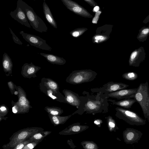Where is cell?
<instances>
[{
  "label": "cell",
  "instance_id": "6da1fadb",
  "mask_svg": "<svg viewBox=\"0 0 149 149\" xmlns=\"http://www.w3.org/2000/svg\"><path fill=\"white\" fill-rule=\"evenodd\" d=\"M18 5L25 13L33 29L40 33L47 32L48 28L43 21L38 16L33 8L22 0H18Z\"/></svg>",
  "mask_w": 149,
  "mask_h": 149
},
{
  "label": "cell",
  "instance_id": "7a4b0ae2",
  "mask_svg": "<svg viewBox=\"0 0 149 149\" xmlns=\"http://www.w3.org/2000/svg\"><path fill=\"white\" fill-rule=\"evenodd\" d=\"M44 131L41 127H28L21 129L13 134L9 141L2 146L3 149H12L18 144L28 139L35 133Z\"/></svg>",
  "mask_w": 149,
  "mask_h": 149
},
{
  "label": "cell",
  "instance_id": "3957f363",
  "mask_svg": "<svg viewBox=\"0 0 149 149\" xmlns=\"http://www.w3.org/2000/svg\"><path fill=\"white\" fill-rule=\"evenodd\" d=\"M115 109L116 111L115 114L116 117L130 125L141 126L146 123V120L134 111L120 107H116Z\"/></svg>",
  "mask_w": 149,
  "mask_h": 149
},
{
  "label": "cell",
  "instance_id": "277c9868",
  "mask_svg": "<svg viewBox=\"0 0 149 149\" xmlns=\"http://www.w3.org/2000/svg\"><path fill=\"white\" fill-rule=\"evenodd\" d=\"M97 73L91 70L73 71L66 79V81L70 84L77 85L93 80Z\"/></svg>",
  "mask_w": 149,
  "mask_h": 149
},
{
  "label": "cell",
  "instance_id": "5b68a950",
  "mask_svg": "<svg viewBox=\"0 0 149 149\" xmlns=\"http://www.w3.org/2000/svg\"><path fill=\"white\" fill-rule=\"evenodd\" d=\"M134 98L141 106L145 117L149 110V88L147 81L140 84Z\"/></svg>",
  "mask_w": 149,
  "mask_h": 149
},
{
  "label": "cell",
  "instance_id": "8992f818",
  "mask_svg": "<svg viewBox=\"0 0 149 149\" xmlns=\"http://www.w3.org/2000/svg\"><path fill=\"white\" fill-rule=\"evenodd\" d=\"M19 33L31 45L42 50L51 51L52 48L46 43V40L38 36L25 33L23 31Z\"/></svg>",
  "mask_w": 149,
  "mask_h": 149
},
{
  "label": "cell",
  "instance_id": "52a82bcc",
  "mask_svg": "<svg viewBox=\"0 0 149 149\" xmlns=\"http://www.w3.org/2000/svg\"><path fill=\"white\" fill-rule=\"evenodd\" d=\"M146 53L143 47L141 46L133 51L131 53L129 59L130 66L139 67L140 64L144 61Z\"/></svg>",
  "mask_w": 149,
  "mask_h": 149
},
{
  "label": "cell",
  "instance_id": "ba28073f",
  "mask_svg": "<svg viewBox=\"0 0 149 149\" xmlns=\"http://www.w3.org/2000/svg\"><path fill=\"white\" fill-rule=\"evenodd\" d=\"M142 135L141 131L131 128H127L123 132L124 142L127 144L137 143Z\"/></svg>",
  "mask_w": 149,
  "mask_h": 149
},
{
  "label": "cell",
  "instance_id": "9c48e42d",
  "mask_svg": "<svg viewBox=\"0 0 149 149\" xmlns=\"http://www.w3.org/2000/svg\"><path fill=\"white\" fill-rule=\"evenodd\" d=\"M137 88L124 89L114 92L109 93V97L118 100L134 98Z\"/></svg>",
  "mask_w": 149,
  "mask_h": 149
},
{
  "label": "cell",
  "instance_id": "30bf717a",
  "mask_svg": "<svg viewBox=\"0 0 149 149\" xmlns=\"http://www.w3.org/2000/svg\"><path fill=\"white\" fill-rule=\"evenodd\" d=\"M9 15L14 20L21 24L29 28H31L25 13L18 5L17 4L16 9L10 12Z\"/></svg>",
  "mask_w": 149,
  "mask_h": 149
},
{
  "label": "cell",
  "instance_id": "8fae6325",
  "mask_svg": "<svg viewBox=\"0 0 149 149\" xmlns=\"http://www.w3.org/2000/svg\"><path fill=\"white\" fill-rule=\"evenodd\" d=\"M88 128V126L82 125L80 123H77L71 125L58 133L60 135H65L74 134L80 133Z\"/></svg>",
  "mask_w": 149,
  "mask_h": 149
},
{
  "label": "cell",
  "instance_id": "7c38bea8",
  "mask_svg": "<svg viewBox=\"0 0 149 149\" xmlns=\"http://www.w3.org/2000/svg\"><path fill=\"white\" fill-rule=\"evenodd\" d=\"M63 92L65 95V101L68 104L78 108L81 104L80 97L77 94L72 91L64 89Z\"/></svg>",
  "mask_w": 149,
  "mask_h": 149
},
{
  "label": "cell",
  "instance_id": "4fadbf2b",
  "mask_svg": "<svg viewBox=\"0 0 149 149\" xmlns=\"http://www.w3.org/2000/svg\"><path fill=\"white\" fill-rule=\"evenodd\" d=\"M42 7L45 17L48 23L55 28H57L56 22L55 20L49 6L44 1Z\"/></svg>",
  "mask_w": 149,
  "mask_h": 149
},
{
  "label": "cell",
  "instance_id": "5bb4252c",
  "mask_svg": "<svg viewBox=\"0 0 149 149\" xmlns=\"http://www.w3.org/2000/svg\"><path fill=\"white\" fill-rule=\"evenodd\" d=\"M106 91L109 93L114 92L121 89H125L129 86L128 85L120 82H109L107 83Z\"/></svg>",
  "mask_w": 149,
  "mask_h": 149
},
{
  "label": "cell",
  "instance_id": "9a60e30c",
  "mask_svg": "<svg viewBox=\"0 0 149 149\" xmlns=\"http://www.w3.org/2000/svg\"><path fill=\"white\" fill-rule=\"evenodd\" d=\"M40 68V67L34 65L32 63L30 64L25 63L22 67V72H23V74L26 73L23 75L25 76L26 77L28 76H33Z\"/></svg>",
  "mask_w": 149,
  "mask_h": 149
},
{
  "label": "cell",
  "instance_id": "2e32d148",
  "mask_svg": "<svg viewBox=\"0 0 149 149\" xmlns=\"http://www.w3.org/2000/svg\"><path fill=\"white\" fill-rule=\"evenodd\" d=\"M112 104L119 106L125 109H130L132 105L136 102L134 98L125 99L119 101H116L111 100H109Z\"/></svg>",
  "mask_w": 149,
  "mask_h": 149
},
{
  "label": "cell",
  "instance_id": "e0dca14e",
  "mask_svg": "<svg viewBox=\"0 0 149 149\" xmlns=\"http://www.w3.org/2000/svg\"><path fill=\"white\" fill-rule=\"evenodd\" d=\"M39 54L44 57L49 62L54 64L62 65L65 62L63 58L53 54L43 53H40Z\"/></svg>",
  "mask_w": 149,
  "mask_h": 149
},
{
  "label": "cell",
  "instance_id": "ac0fdd59",
  "mask_svg": "<svg viewBox=\"0 0 149 149\" xmlns=\"http://www.w3.org/2000/svg\"><path fill=\"white\" fill-rule=\"evenodd\" d=\"M101 104L100 101L88 100L85 104V111H90L91 112L97 111L100 108Z\"/></svg>",
  "mask_w": 149,
  "mask_h": 149
},
{
  "label": "cell",
  "instance_id": "d6986e66",
  "mask_svg": "<svg viewBox=\"0 0 149 149\" xmlns=\"http://www.w3.org/2000/svg\"><path fill=\"white\" fill-rule=\"evenodd\" d=\"M72 115V114L66 116H60L49 114V116L52 123L54 126H56L65 123Z\"/></svg>",
  "mask_w": 149,
  "mask_h": 149
},
{
  "label": "cell",
  "instance_id": "ffe728a7",
  "mask_svg": "<svg viewBox=\"0 0 149 149\" xmlns=\"http://www.w3.org/2000/svg\"><path fill=\"white\" fill-rule=\"evenodd\" d=\"M2 64L4 72H12L13 66V63L11 58L6 52H4L3 55Z\"/></svg>",
  "mask_w": 149,
  "mask_h": 149
},
{
  "label": "cell",
  "instance_id": "44dd1931",
  "mask_svg": "<svg viewBox=\"0 0 149 149\" xmlns=\"http://www.w3.org/2000/svg\"><path fill=\"white\" fill-rule=\"evenodd\" d=\"M51 132V131L44 130L35 134L29 139L33 141L40 143L44 138L49 135Z\"/></svg>",
  "mask_w": 149,
  "mask_h": 149
},
{
  "label": "cell",
  "instance_id": "7402d4cb",
  "mask_svg": "<svg viewBox=\"0 0 149 149\" xmlns=\"http://www.w3.org/2000/svg\"><path fill=\"white\" fill-rule=\"evenodd\" d=\"M149 35V25L148 27L143 26L139 30L136 37L140 42H143L146 41Z\"/></svg>",
  "mask_w": 149,
  "mask_h": 149
},
{
  "label": "cell",
  "instance_id": "603a6c76",
  "mask_svg": "<svg viewBox=\"0 0 149 149\" xmlns=\"http://www.w3.org/2000/svg\"><path fill=\"white\" fill-rule=\"evenodd\" d=\"M107 120V125L108 129L110 132H116L119 129L115 120L110 116L105 118Z\"/></svg>",
  "mask_w": 149,
  "mask_h": 149
},
{
  "label": "cell",
  "instance_id": "cb8c5ba5",
  "mask_svg": "<svg viewBox=\"0 0 149 149\" xmlns=\"http://www.w3.org/2000/svg\"><path fill=\"white\" fill-rule=\"evenodd\" d=\"M44 81L42 82L48 87L53 91H54L58 93H60L59 91V87L58 84L54 81L49 79L44 78Z\"/></svg>",
  "mask_w": 149,
  "mask_h": 149
},
{
  "label": "cell",
  "instance_id": "d4e9b609",
  "mask_svg": "<svg viewBox=\"0 0 149 149\" xmlns=\"http://www.w3.org/2000/svg\"><path fill=\"white\" fill-rule=\"evenodd\" d=\"M42 84L43 86L46 88L47 90L44 89H41L42 91L44 92L49 97H50L53 100H56L59 101V98H58V95H61V94H59L58 93L54 91L49 88L47 86L44 84V85H43Z\"/></svg>",
  "mask_w": 149,
  "mask_h": 149
},
{
  "label": "cell",
  "instance_id": "484cf974",
  "mask_svg": "<svg viewBox=\"0 0 149 149\" xmlns=\"http://www.w3.org/2000/svg\"><path fill=\"white\" fill-rule=\"evenodd\" d=\"M45 109L49 114L53 116H59L63 112V110L56 107H46Z\"/></svg>",
  "mask_w": 149,
  "mask_h": 149
},
{
  "label": "cell",
  "instance_id": "4316f807",
  "mask_svg": "<svg viewBox=\"0 0 149 149\" xmlns=\"http://www.w3.org/2000/svg\"><path fill=\"white\" fill-rule=\"evenodd\" d=\"M81 144L84 149H98L97 144L92 141H83Z\"/></svg>",
  "mask_w": 149,
  "mask_h": 149
},
{
  "label": "cell",
  "instance_id": "83f0119b",
  "mask_svg": "<svg viewBox=\"0 0 149 149\" xmlns=\"http://www.w3.org/2000/svg\"><path fill=\"white\" fill-rule=\"evenodd\" d=\"M123 78L130 81H133L136 79L138 77V74L135 72H126L122 75Z\"/></svg>",
  "mask_w": 149,
  "mask_h": 149
},
{
  "label": "cell",
  "instance_id": "f1b7e54d",
  "mask_svg": "<svg viewBox=\"0 0 149 149\" xmlns=\"http://www.w3.org/2000/svg\"><path fill=\"white\" fill-rule=\"evenodd\" d=\"M28 104V100L25 96L20 94L17 104L19 106L20 109L22 108H23V107L28 108L29 106Z\"/></svg>",
  "mask_w": 149,
  "mask_h": 149
},
{
  "label": "cell",
  "instance_id": "f546056e",
  "mask_svg": "<svg viewBox=\"0 0 149 149\" xmlns=\"http://www.w3.org/2000/svg\"><path fill=\"white\" fill-rule=\"evenodd\" d=\"M33 141L29 139L18 144L12 149H22L26 145Z\"/></svg>",
  "mask_w": 149,
  "mask_h": 149
},
{
  "label": "cell",
  "instance_id": "4dcf8cb0",
  "mask_svg": "<svg viewBox=\"0 0 149 149\" xmlns=\"http://www.w3.org/2000/svg\"><path fill=\"white\" fill-rule=\"evenodd\" d=\"M9 29L10 30V33L12 35L13 39L14 42L17 44L21 45H22L23 43L20 40L19 38L15 35L10 28H9Z\"/></svg>",
  "mask_w": 149,
  "mask_h": 149
},
{
  "label": "cell",
  "instance_id": "1f68e13d",
  "mask_svg": "<svg viewBox=\"0 0 149 149\" xmlns=\"http://www.w3.org/2000/svg\"><path fill=\"white\" fill-rule=\"evenodd\" d=\"M39 143L33 141L26 145L22 149H33Z\"/></svg>",
  "mask_w": 149,
  "mask_h": 149
},
{
  "label": "cell",
  "instance_id": "d6a6232c",
  "mask_svg": "<svg viewBox=\"0 0 149 149\" xmlns=\"http://www.w3.org/2000/svg\"><path fill=\"white\" fill-rule=\"evenodd\" d=\"M1 111L0 118L5 116L7 113V109L6 107L3 106H1L0 108Z\"/></svg>",
  "mask_w": 149,
  "mask_h": 149
},
{
  "label": "cell",
  "instance_id": "836d02e7",
  "mask_svg": "<svg viewBox=\"0 0 149 149\" xmlns=\"http://www.w3.org/2000/svg\"><path fill=\"white\" fill-rule=\"evenodd\" d=\"M102 121L100 119H96L94 121V123L99 127L101 126Z\"/></svg>",
  "mask_w": 149,
  "mask_h": 149
},
{
  "label": "cell",
  "instance_id": "e575fe53",
  "mask_svg": "<svg viewBox=\"0 0 149 149\" xmlns=\"http://www.w3.org/2000/svg\"><path fill=\"white\" fill-rule=\"evenodd\" d=\"M18 107L17 105H15L12 108V111L14 113H18L19 110Z\"/></svg>",
  "mask_w": 149,
  "mask_h": 149
},
{
  "label": "cell",
  "instance_id": "d590c367",
  "mask_svg": "<svg viewBox=\"0 0 149 149\" xmlns=\"http://www.w3.org/2000/svg\"><path fill=\"white\" fill-rule=\"evenodd\" d=\"M73 10L75 12L79 13L81 11V9L79 7H75L73 8Z\"/></svg>",
  "mask_w": 149,
  "mask_h": 149
},
{
  "label": "cell",
  "instance_id": "8d00e7d4",
  "mask_svg": "<svg viewBox=\"0 0 149 149\" xmlns=\"http://www.w3.org/2000/svg\"><path fill=\"white\" fill-rule=\"evenodd\" d=\"M8 85L9 88L11 90H13L14 89V85L13 82L11 81H10L8 83Z\"/></svg>",
  "mask_w": 149,
  "mask_h": 149
},
{
  "label": "cell",
  "instance_id": "74e56055",
  "mask_svg": "<svg viewBox=\"0 0 149 149\" xmlns=\"http://www.w3.org/2000/svg\"><path fill=\"white\" fill-rule=\"evenodd\" d=\"M149 22V15L143 21V23L146 24Z\"/></svg>",
  "mask_w": 149,
  "mask_h": 149
},
{
  "label": "cell",
  "instance_id": "f35d334b",
  "mask_svg": "<svg viewBox=\"0 0 149 149\" xmlns=\"http://www.w3.org/2000/svg\"><path fill=\"white\" fill-rule=\"evenodd\" d=\"M79 35V33L77 31L74 32L72 33V36L74 37H76Z\"/></svg>",
  "mask_w": 149,
  "mask_h": 149
},
{
  "label": "cell",
  "instance_id": "ab89813d",
  "mask_svg": "<svg viewBox=\"0 0 149 149\" xmlns=\"http://www.w3.org/2000/svg\"><path fill=\"white\" fill-rule=\"evenodd\" d=\"M146 119L149 123V110L147 113L146 116L145 117Z\"/></svg>",
  "mask_w": 149,
  "mask_h": 149
},
{
  "label": "cell",
  "instance_id": "60d3db41",
  "mask_svg": "<svg viewBox=\"0 0 149 149\" xmlns=\"http://www.w3.org/2000/svg\"><path fill=\"white\" fill-rule=\"evenodd\" d=\"M103 38V37L101 36H97L95 38V39L96 40L102 39Z\"/></svg>",
  "mask_w": 149,
  "mask_h": 149
},
{
  "label": "cell",
  "instance_id": "b9f144b4",
  "mask_svg": "<svg viewBox=\"0 0 149 149\" xmlns=\"http://www.w3.org/2000/svg\"><path fill=\"white\" fill-rule=\"evenodd\" d=\"M99 8L98 6H95L94 8V10L95 12H97L99 10Z\"/></svg>",
  "mask_w": 149,
  "mask_h": 149
},
{
  "label": "cell",
  "instance_id": "7bdbcfd3",
  "mask_svg": "<svg viewBox=\"0 0 149 149\" xmlns=\"http://www.w3.org/2000/svg\"><path fill=\"white\" fill-rule=\"evenodd\" d=\"M14 93L15 95H17L18 93V92L17 91H15Z\"/></svg>",
  "mask_w": 149,
  "mask_h": 149
}]
</instances>
